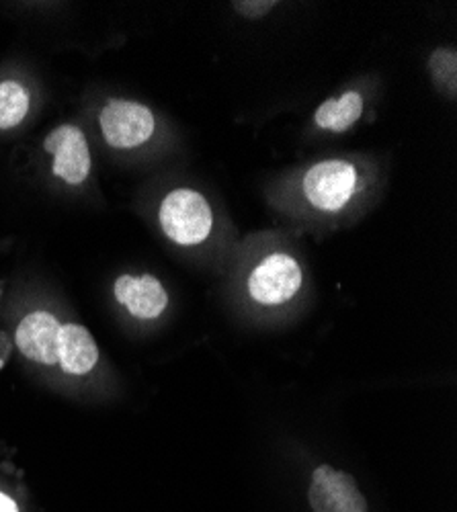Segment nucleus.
<instances>
[{
	"label": "nucleus",
	"mask_w": 457,
	"mask_h": 512,
	"mask_svg": "<svg viewBox=\"0 0 457 512\" xmlns=\"http://www.w3.org/2000/svg\"><path fill=\"white\" fill-rule=\"evenodd\" d=\"M308 498L314 512H367V502L355 480L330 465L314 469Z\"/></svg>",
	"instance_id": "39448f33"
},
{
	"label": "nucleus",
	"mask_w": 457,
	"mask_h": 512,
	"mask_svg": "<svg viewBox=\"0 0 457 512\" xmlns=\"http://www.w3.org/2000/svg\"><path fill=\"white\" fill-rule=\"evenodd\" d=\"M234 11H238L240 15L248 17V19H259L263 15H267L275 3H263V0H248V3H234L232 5Z\"/></svg>",
	"instance_id": "ddd939ff"
},
{
	"label": "nucleus",
	"mask_w": 457,
	"mask_h": 512,
	"mask_svg": "<svg viewBox=\"0 0 457 512\" xmlns=\"http://www.w3.org/2000/svg\"><path fill=\"white\" fill-rule=\"evenodd\" d=\"M363 113V97L357 91H347L339 99H328L324 101L316 115L314 121L322 130L343 134L359 121Z\"/></svg>",
	"instance_id": "9d476101"
},
{
	"label": "nucleus",
	"mask_w": 457,
	"mask_h": 512,
	"mask_svg": "<svg viewBox=\"0 0 457 512\" xmlns=\"http://www.w3.org/2000/svg\"><path fill=\"white\" fill-rule=\"evenodd\" d=\"M429 66L441 87L449 89L453 95L455 93V52L445 48L433 52Z\"/></svg>",
	"instance_id": "f8f14e48"
},
{
	"label": "nucleus",
	"mask_w": 457,
	"mask_h": 512,
	"mask_svg": "<svg viewBox=\"0 0 457 512\" xmlns=\"http://www.w3.org/2000/svg\"><path fill=\"white\" fill-rule=\"evenodd\" d=\"M29 111V95L19 82H0V130L19 125Z\"/></svg>",
	"instance_id": "9b49d317"
},
{
	"label": "nucleus",
	"mask_w": 457,
	"mask_h": 512,
	"mask_svg": "<svg viewBox=\"0 0 457 512\" xmlns=\"http://www.w3.org/2000/svg\"><path fill=\"white\" fill-rule=\"evenodd\" d=\"M0 512H19V508L13 498H9L7 494H0Z\"/></svg>",
	"instance_id": "4468645a"
},
{
	"label": "nucleus",
	"mask_w": 457,
	"mask_h": 512,
	"mask_svg": "<svg viewBox=\"0 0 457 512\" xmlns=\"http://www.w3.org/2000/svg\"><path fill=\"white\" fill-rule=\"evenodd\" d=\"M115 297L121 306H126L128 312L140 320L158 318L169 304L162 283L152 275H123L115 281Z\"/></svg>",
	"instance_id": "6e6552de"
},
{
	"label": "nucleus",
	"mask_w": 457,
	"mask_h": 512,
	"mask_svg": "<svg viewBox=\"0 0 457 512\" xmlns=\"http://www.w3.org/2000/svg\"><path fill=\"white\" fill-rule=\"evenodd\" d=\"M160 226L173 242L195 246L212 232V207L193 189H175L160 205Z\"/></svg>",
	"instance_id": "f257e3e1"
},
{
	"label": "nucleus",
	"mask_w": 457,
	"mask_h": 512,
	"mask_svg": "<svg viewBox=\"0 0 457 512\" xmlns=\"http://www.w3.org/2000/svg\"><path fill=\"white\" fill-rule=\"evenodd\" d=\"M99 361V349L85 326L66 324L60 328L58 363L66 373L85 375Z\"/></svg>",
	"instance_id": "1a4fd4ad"
},
{
	"label": "nucleus",
	"mask_w": 457,
	"mask_h": 512,
	"mask_svg": "<svg viewBox=\"0 0 457 512\" xmlns=\"http://www.w3.org/2000/svg\"><path fill=\"white\" fill-rule=\"evenodd\" d=\"M46 152L54 156L52 173L68 185L85 183L91 173V154L85 134L74 125H60L46 138Z\"/></svg>",
	"instance_id": "423d86ee"
},
{
	"label": "nucleus",
	"mask_w": 457,
	"mask_h": 512,
	"mask_svg": "<svg viewBox=\"0 0 457 512\" xmlns=\"http://www.w3.org/2000/svg\"><path fill=\"white\" fill-rule=\"evenodd\" d=\"M101 130L109 146L136 148L154 134V115L146 105L134 101H109L101 115Z\"/></svg>",
	"instance_id": "20e7f679"
},
{
	"label": "nucleus",
	"mask_w": 457,
	"mask_h": 512,
	"mask_svg": "<svg viewBox=\"0 0 457 512\" xmlns=\"http://www.w3.org/2000/svg\"><path fill=\"white\" fill-rule=\"evenodd\" d=\"M62 324L48 312H33L21 320L15 340L19 351L41 365L58 363V338Z\"/></svg>",
	"instance_id": "0eeeda50"
},
{
	"label": "nucleus",
	"mask_w": 457,
	"mask_h": 512,
	"mask_svg": "<svg viewBox=\"0 0 457 512\" xmlns=\"http://www.w3.org/2000/svg\"><path fill=\"white\" fill-rule=\"evenodd\" d=\"M302 285V269L289 254L275 252L253 271L248 279V293L263 306H277L298 293Z\"/></svg>",
	"instance_id": "7ed1b4c3"
},
{
	"label": "nucleus",
	"mask_w": 457,
	"mask_h": 512,
	"mask_svg": "<svg viewBox=\"0 0 457 512\" xmlns=\"http://www.w3.org/2000/svg\"><path fill=\"white\" fill-rule=\"evenodd\" d=\"M357 191V170L345 160H322L304 177L306 199L322 211H339Z\"/></svg>",
	"instance_id": "f03ea898"
}]
</instances>
